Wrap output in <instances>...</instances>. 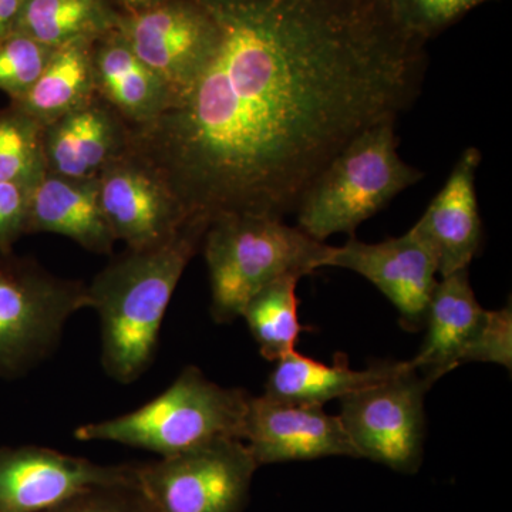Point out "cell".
<instances>
[{"mask_svg":"<svg viewBox=\"0 0 512 512\" xmlns=\"http://www.w3.org/2000/svg\"><path fill=\"white\" fill-rule=\"evenodd\" d=\"M55 49L22 33L0 40V92L20 99L43 73Z\"/></svg>","mask_w":512,"mask_h":512,"instance_id":"obj_24","label":"cell"},{"mask_svg":"<svg viewBox=\"0 0 512 512\" xmlns=\"http://www.w3.org/2000/svg\"><path fill=\"white\" fill-rule=\"evenodd\" d=\"M90 309L87 285L36 262L0 258V377L28 375L59 348L64 328Z\"/></svg>","mask_w":512,"mask_h":512,"instance_id":"obj_6","label":"cell"},{"mask_svg":"<svg viewBox=\"0 0 512 512\" xmlns=\"http://www.w3.org/2000/svg\"><path fill=\"white\" fill-rule=\"evenodd\" d=\"M99 185L111 232L131 251L158 247L191 222L163 178L128 150L101 171Z\"/></svg>","mask_w":512,"mask_h":512,"instance_id":"obj_12","label":"cell"},{"mask_svg":"<svg viewBox=\"0 0 512 512\" xmlns=\"http://www.w3.org/2000/svg\"><path fill=\"white\" fill-rule=\"evenodd\" d=\"M25 0H0V40L15 32Z\"/></svg>","mask_w":512,"mask_h":512,"instance_id":"obj_29","label":"cell"},{"mask_svg":"<svg viewBox=\"0 0 512 512\" xmlns=\"http://www.w3.org/2000/svg\"><path fill=\"white\" fill-rule=\"evenodd\" d=\"M93 72L97 96L128 128L146 126L170 106L167 84L134 53L117 28L94 42Z\"/></svg>","mask_w":512,"mask_h":512,"instance_id":"obj_18","label":"cell"},{"mask_svg":"<svg viewBox=\"0 0 512 512\" xmlns=\"http://www.w3.org/2000/svg\"><path fill=\"white\" fill-rule=\"evenodd\" d=\"M480 161V151L476 147L467 148L447 183L413 225L433 249L441 278L468 269L480 252L483 225L476 194Z\"/></svg>","mask_w":512,"mask_h":512,"instance_id":"obj_14","label":"cell"},{"mask_svg":"<svg viewBox=\"0 0 512 512\" xmlns=\"http://www.w3.org/2000/svg\"><path fill=\"white\" fill-rule=\"evenodd\" d=\"M323 268L348 269L372 282L396 306L409 332L424 325L439 274L433 249L414 227L402 237L377 244L352 237L342 247H330Z\"/></svg>","mask_w":512,"mask_h":512,"instance_id":"obj_10","label":"cell"},{"mask_svg":"<svg viewBox=\"0 0 512 512\" xmlns=\"http://www.w3.org/2000/svg\"><path fill=\"white\" fill-rule=\"evenodd\" d=\"M163 2L165 0H111L117 12L123 13V15L141 12V10L153 8V6L160 5Z\"/></svg>","mask_w":512,"mask_h":512,"instance_id":"obj_30","label":"cell"},{"mask_svg":"<svg viewBox=\"0 0 512 512\" xmlns=\"http://www.w3.org/2000/svg\"><path fill=\"white\" fill-rule=\"evenodd\" d=\"M214 40L190 87L128 151L190 221L284 218L353 138L416 101L427 40L393 0H197Z\"/></svg>","mask_w":512,"mask_h":512,"instance_id":"obj_1","label":"cell"},{"mask_svg":"<svg viewBox=\"0 0 512 512\" xmlns=\"http://www.w3.org/2000/svg\"><path fill=\"white\" fill-rule=\"evenodd\" d=\"M299 275H285L261 289L245 306L241 318L259 352L269 362H278L295 350L303 332L298 316Z\"/></svg>","mask_w":512,"mask_h":512,"instance_id":"obj_22","label":"cell"},{"mask_svg":"<svg viewBox=\"0 0 512 512\" xmlns=\"http://www.w3.org/2000/svg\"><path fill=\"white\" fill-rule=\"evenodd\" d=\"M63 235L93 254L110 255L116 238L100 201L99 177L46 174L30 192L26 234Z\"/></svg>","mask_w":512,"mask_h":512,"instance_id":"obj_17","label":"cell"},{"mask_svg":"<svg viewBox=\"0 0 512 512\" xmlns=\"http://www.w3.org/2000/svg\"><path fill=\"white\" fill-rule=\"evenodd\" d=\"M119 16L111 0H25L15 32L57 49L99 39L117 28Z\"/></svg>","mask_w":512,"mask_h":512,"instance_id":"obj_21","label":"cell"},{"mask_svg":"<svg viewBox=\"0 0 512 512\" xmlns=\"http://www.w3.org/2000/svg\"><path fill=\"white\" fill-rule=\"evenodd\" d=\"M467 363H490L511 370L512 367V309L511 305L498 311H488L477 339L468 349Z\"/></svg>","mask_w":512,"mask_h":512,"instance_id":"obj_27","label":"cell"},{"mask_svg":"<svg viewBox=\"0 0 512 512\" xmlns=\"http://www.w3.org/2000/svg\"><path fill=\"white\" fill-rule=\"evenodd\" d=\"M207 222L191 221L158 247L117 256L87 285L101 328V365L110 379L130 384L150 369L165 312Z\"/></svg>","mask_w":512,"mask_h":512,"instance_id":"obj_2","label":"cell"},{"mask_svg":"<svg viewBox=\"0 0 512 512\" xmlns=\"http://www.w3.org/2000/svg\"><path fill=\"white\" fill-rule=\"evenodd\" d=\"M117 29L167 84L171 103L200 73L214 40V26L197 0H165L141 12L120 13Z\"/></svg>","mask_w":512,"mask_h":512,"instance_id":"obj_9","label":"cell"},{"mask_svg":"<svg viewBox=\"0 0 512 512\" xmlns=\"http://www.w3.org/2000/svg\"><path fill=\"white\" fill-rule=\"evenodd\" d=\"M483 2L485 0H393L403 22L426 40Z\"/></svg>","mask_w":512,"mask_h":512,"instance_id":"obj_26","label":"cell"},{"mask_svg":"<svg viewBox=\"0 0 512 512\" xmlns=\"http://www.w3.org/2000/svg\"><path fill=\"white\" fill-rule=\"evenodd\" d=\"M251 394L184 367L163 393L133 412L74 430L79 441H107L173 457L220 439L242 440Z\"/></svg>","mask_w":512,"mask_h":512,"instance_id":"obj_4","label":"cell"},{"mask_svg":"<svg viewBox=\"0 0 512 512\" xmlns=\"http://www.w3.org/2000/svg\"><path fill=\"white\" fill-rule=\"evenodd\" d=\"M275 363L266 380L265 397L276 402L320 407L399 375L409 365L407 362H382L355 370L338 360L326 365L296 350Z\"/></svg>","mask_w":512,"mask_h":512,"instance_id":"obj_19","label":"cell"},{"mask_svg":"<svg viewBox=\"0 0 512 512\" xmlns=\"http://www.w3.org/2000/svg\"><path fill=\"white\" fill-rule=\"evenodd\" d=\"M393 121L367 128L343 148L303 192L295 214L298 228L315 241L356 229L423 173L397 153Z\"/></svg>","mask_w":512,"mask_h":512,"instance_id":"obj_5","label":"cell"},{"mask_svg":"<svg viewBox=\"0 0 512 512\" xmlns=\"http://www.w3.org/2000/svg\"><path fill=\"white\" fill-rule=\"evenodd\" d=\"M45 127L12 106L0 111V183L36 187L47 174Z\"/></svg>","mask_w":512,"mask_h":512,"instance_id":"obj_23","label":"cell"},{"mask_svg":"<svg viewBox=\"0 0 512 512\" xmlns=\"http://www.w3.org/2000/svg\"><path fill=\"white\" fill-rule=\"evenodd\" d=\"M94 42L96 40H77L57 47L28 93L10 104L46 127L92 101L97 96Z\"/></svg>","mask_w":512,"mask_h":512,"instance_id":"obj_20","label":"cell"},{"mask_svg":"<svg viewBox=\"0 0 512 512\" xmlns=\"http://www.w3.org/2000/svg\"><path fill=\"white\" fill-rule=\"evenodd\" d=\"M258 468L244 441L220 439L138 464L137 477L154 512H242Z\"/></svg>","mask_w":512,"mask_h":512,"instance_id":"obj_8","label":"cell"},{"mask_svg":"<svg viewBox=\"0 0 512 512\" xmlns=\"http://www.w3.org/2000/svg\"><path fill=\"white\" fill-rule=\"evenodd\" d=\"M487 312L471 288L468 269L443 276L427 305L426 338L419 353L409 360L410 365L436 380L464 365Z\"/></svg>","mask_w":512,"mask_h":512,"instance_id":"obj_16","label":"cell"},{"mask_svg":"<svg viewBox=\"0 0 512 512\" xmlns=\"http://www.w3.org/2000/svg\"><path fill=\"white\" fill-rule=\"evenodd\" d=\"M43 512H154L137 481L100 485Z\"/></svg>","mask_w":512,"mask_h":512,"instance_id":"obj_25","label":"cell"},{"mask_svg":"<svg viewBox=\"0 0 512 512\" xmlns=\"http://www.w3.org/2000/svg\"><path fill=\"white\" fill-rule=\"evenodd\" d=\"M211 289V316L217 323L241 319L245 306L266 285L285 275L322 269L330 245L315 241L284 218L225 214L208 225L201 245Z\"/></svg>","mask_w":512,"mask_h":512,"instance_id":"obj_3","label":"cell"},{"mask_svg":"<svg viewBox=\"0 0 512 512\" xmlns=\"http://www.w3.org/2000/svg\"><path fill=\"white\" fill-rule=\"evenodd\" d=\"M30 188L0 183V254L12 255V249L23 235L28 222Z\"/></svg>","mask_w":512,"mask_h":512,"instance_id":"obj_28","label":"cell"},{"mask_svg":"<svg viewBox=\"0 0 512 512\" xmlns=\"http://www.w3.org/2000/svg\"><path fill=\"white\" fill-rule=\"evenodd\" d=\"M407 363L399 375L340 399L338 416L357 458L414 474L424 457V404L437 380Z\"/></svg>","mask_w":512,"mask_h":512,"instance_id":"obj_7","label":"cell"},{"mask_svg":"<svg viewBox=\"0 0 512 512\" xmlns=\"http://www.w3.org/2000/svg\"><path fill=\"white\" fill-rule=\"evenodd\" d=\"M242 441L259 467L326 457L357 458L339 416L320 406L251 396Z\"/></svg>","mask_w":512,"mask_h":512,"instance_id":"obj_13","label":"cell"},{"mask_svg":"<svg viewBox=\"0 0 512 512\" xmlns=\"http://www.w3.org/2000/svg\"><path fill=\"white\" fill-rule=\"evenodd\" d=\"M47 174L97 178L128 150V126L99 96L43 131Z\"/></svg>","mask_w":512,"mask_h":512,"instance_id":"obj_15","label":"cell"},{"mask_svg":"<svg viewBox=\"0 0 512 512\" xmlns=\"http://www.w3.org/2000/svg\"><path fill=\"white\" fill-rule=\"evenodd\" d=\"M137 466H104L52 448H0V512H43L74 495L137 481Z\"/></svg>","mask_w":512,"mask_h":512,"instance_id":"obj_11","label":"cell"}]
</instances>
